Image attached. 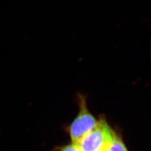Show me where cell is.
I'll return each mask as SVG.
<instances>
[{"instance_id": "cell-3", "label": "cell", "mask_w": 151, "mask_h": 151, "mask_svg": "<svg viewBox=\"0 0 151 151\" xmlns=\"http://www.w3.org/2000/svg\"><path fill=\"white\" fill-rule=\"evenodd\" d=\"M105 151H128L121 138L114 132L112 138Z\"/></svg>"}, {"instance_id": "cell-1", "label": "cell", "mask_w": 151, "mask_h": 151, "mask_svg": "<svg viewBox=\"0 0 151 151\" xmlns=\"http://www.w3.org/2000/svg\"><path fill=\"white\" fill-rule=\"evenodd\" d=\"M114 132L106 120L101 119L98 120L95 128L76 144L81 151L105 150Z\"/></svg>"}, {"instance_id": "cell-2", "label": "cell", "mask_w": 151, "mask_h": 151, "mask_svg": "<svg viewBox=\"0 0 151 151\" xmlns=\"http://www.w3.org/2000/svg\"><path fill=\"white\" fill-rule=\"evenodd\" d=\"M80 110L76 119L69 126V135L72 142L76 144L84 137L95 128L97 120L88 109L86 101L80 97Z\"/></svg>"}, {"instance_id": "cell-4", "label": "cell", "mask_w": 151, "mask_h": 151, "mask_svg": "<svg viewBox=\"0 0 151 151\" xmlns=\"http://www.w3.org/2000/svg\"><path fill=\"white\" fill-rule=\"evenodd\" d=\"M59 151H81L77 144L72 143L68 145H65L63 147H60Z\"/></svg>"}, {"instance_id": "cell-5", "label": "cell", "mask_w": 151, "mask_h": 151, "mask_svg": "<svg viewBox=\"0 0 151 151\" xmlns=\"http://www.w3.org/2000/svg\"><path fill=\"white\" fill-rule=\"evenodd\" d=\"M101 151H105V150H101Z\"/></svg>"}]
</instances>
